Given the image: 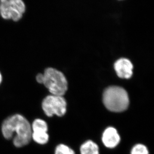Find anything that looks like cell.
<instances>
[{
  "label": "cell",
  "instance_id": "obj_5",
  "mask_svg": "<svg viewBox=\"0 0 154 154\" xmlns=\"http://www.w3.org/2000/svg\"><path fill=\"white\" fill-rule=\"evenodd\" d=\"M66 102L63 96L50 95L42 100V107L47 116L62 117L66 112Z\"/></svg>",
  "mask_w": 154,
  "mask_h": 154
},
{
  "label": "cell",
  "instance_id": "obj_7",
  "mask_svg": "<svg viewBox=\"0 0 154 154\" xmlns=\"http://www.w3.org/2000/svg\"><path fill=\"white\" fill-rule=\"evenodd\" d=\"M114 69L120 78L128 79L132 76L133 65L127 59L121 58L117 60L114 64Z\"/></svg>",
  "mask_w": 154,
  "mask_h": 154
},
{
  "label": "cell",
  "instance_id": "obj_3",
  "mask_svg": "<svg viewBox=\"0 0 154 154\" xmlns=\"http://www.w3.org/2000/svg\"><path fill=\"white\" fill-rule=\"evenodd\" d=\"M42 84L51 95L63 96L67 90V82L62 72L53 68H48L42 74Z\"/></svg>",
  "mask_w": 154,
  "mask_h": 154
},
{
  "label": "cell",
  "instance_id": "obj_8",
  "mask_svg": "<svg viewBox=\"0 0 154 154\" xmlns=\"http://www.w3.org/2000/svg\"><path fill=\"white\" fill-rule=\"evenodd\" d=\"M80 154H100L97 144L92 140H87L80 146Z\"/></svg>",
  "mask_w": 154,
  "mask_h": 154
},
{
  "label": "cell",
  "instance_id": "obj_4",
  "mask_svg": "<svg viewBox=\"0 0 154 154\" xmlns=\"http://www.w3.org/2000/svg\"><path fill=\"white\" fill-rule=\"evenodd\" d=\"M26 10L23 0H0V16L5 20L17 22L23 18Z\"/></svg>",
  "mask_w": 154,
  "mask_h": 154
},
{
  "label": "cell",
  "instance_id": "obj_10",
  "mask_svg": "<svg viewBox=\"0 0 154 154\" xmlns=\"http://www.w3.org/2000/svg\"><path fill=\"white\" fill-rule=\"evenodd\" d=\"M32 132L35 131H44V132H48V126L47 122L44 120L41 119H35L32 122Z\"/></svg>",
  "mask_w": 154,
  "mask_h": 154
},
{
  "label": "cell",
  "instance_id": "obj_13",
  "mask_svg": "<svg viewBox=\"0 0 154 154\" xmlns=\"http://www.w3.org/2000/svg\"><path fill=\"white\" fill-rule=\"evenodd\" d=\"M42 78H43V76H42V73L38 74L35 77L36 82L38 83H39V84H42Z\"/></svg>",
  "mask_w": 154,
  "mask_h": 154
},
{
  "label": "cell",
  "instance_id": "obj_6",
  "mask_svg": "<svg viewBox=\"0 0 154 154\" xmlns=\"http://www.w3.org/2000/svg\"><path fill=\"white\" fill-rule=\"evenodd\" d=\"M120 141V136L115 128L110 127L105 130L102 134V142L106 148L109 149L115 148Z\"/></svg>",
  "mask_w": 154,
  "mask_h": 154
},
{
  "label": "cell",
  "instance_id": "obj_11",
  "mask_svg": "<svg viewBox=\"0 0 154 154\" xmlns=\"http://www.w3.org/2000/svg\"><path fill=\"white\" fill-rule=\"evenodd\" d=\"M53 154H76L73 149L66 144H60L55 147Z\"/></svg>",
  "mask_w": 154,
  "mask_h": 154
},
{
  "label": "cell",
  "instance_id": "obj_14",
  "mask_svg": "<svg viewBox=\"0 0 154 154\" xmlns=\"http://www.w3.org/2000/svg\"><path fill=\"white\" fill-rule=\"evenodd\" d=\"M2 81H3V76H2L1 72H0V85L1 84Z\"/></svg>",
  "mask_w": 154,
  "mask_h": 154
},
{
  "label": "cell",
  "instance_id": "obj_1",
  "mask_svg": "<svg viewBox=\"0 0 154 154\" xmlns=\"http://www.w3.org/2000/svg\"><path fill=\"white\" fill-rule=\"evenodd\" d=\"M1 131L3 138L12 141L16 148H23L32 142L31 123L20 114H15L6 118L2 123Z\"/></svg>",
  "mask_w": 154,
  "mask_h": 154
},
{
  "label": "cell",
  "instance_id": "obj_9",
  "mask_svg": "<svg viewBox=\"0 0 154 154\" xmlns=\"http://www.w3.org/2000/svg\"><path fill=\"white\" fill-rule=\"evenodd\" d=\"M32 142L38 146H43L48 144L50 141V136L47 132L35 131L32 132Z\"/></svg>",
  "mask_w": 154,
  "mask_h": 154
},
{
  "label": "cell",
  "instance_id": "obj_12",
  "mask_svg": "<svg viewBox=\"0 0 154 154\" xmlns=\"http://www.w3.org/2000/svg\"><path fill=\"white\" fill-rule=\"evenodd\" d=\"M130 154H150V152L146 146L139 143L133 146Z\"/></svg>",
  "mask_w": 154,
  "mask_h": 154
},
{
  "label": "cell",
  "instance_id": "obj_2",
  "mask_svg": "<svg viewBox=\"0 0 154 154\" xmlns=\"http://www.w3.org/2000/svg\"><path fill=\"white\" fill-rule=\"evenodd\" d=\"M103 102L108 110L113 112H122L129 105V98L126 91L119 86H110L105 90Z\"/></svg>",
  "mask_w": 154,
  "mask_h": 154
}]
</instances>
